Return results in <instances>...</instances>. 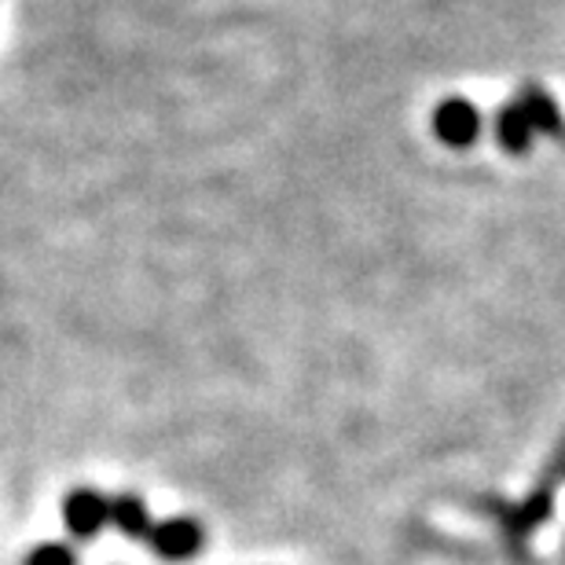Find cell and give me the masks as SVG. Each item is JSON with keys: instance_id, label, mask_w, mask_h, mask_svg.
I'll return each instance as SVG.
<instances>
[{"instance_id": "7a4b0ae2", "label": "cell", "mask_w": 565, "mask_h": 565, "mask_svg": "<svg viewBox=\"0 0 565 565\" xmlns=\"http://www.w3.org/2000/svg\"><path fill=\"white\" fill-rule=\"evenodd\" d=\"M63 518H66V529H71L74 536L93 540L99 529L110 522V500L93 492V489H77V492L66 495Z\"/></svg>"}, {"instance_id": "277c9868", "label": "cell", "mask_w": 565, "mask_h": 565, "mask_svg": "<svg viewBox=\"0 0 565 565\" xmlns=\"http://www.w3.org/2000/svg\"><path fill=\"white\" fill-rule=\"evenodd\" d=\"M110 522L126 536H137V540H147V533H151V514H147L140 495H132V492L110 500Z\"/></svg>"}, {"instance_id": "3957f363", "label": "cell", "mask_w": 565, "mask_h": 565, "mask_svg": "<svg viewBox=\"0 0 565 565\" xmlns=\"http://www.w3.org/2000/svg\"><path fill=\"white\" fill-rule=\"evenodd\" d=\"M434 129L445 143H470L473 132H478V115L462 99H451V104H445L434 115Z\"/></svg>"}, {"instance_id": "6da1fadb", "label": "cell", "mask_w": 565, "mask_h": 565, "mask_svg": "<svg viewBox=\"0 0 565 565\" xmlns=\"http://www.w3.org/2000/svg\"><path fill=\"white\" fill-rule=\"evenodd\" d=\"M147 544L154 547V555H162L169 562H184V558L199 555L202 529H199V522H191V518H173V522L151 525V533H147Z\"/></svg>"}, {"instance_id": "5b68a950", "label": "cell", "mask_w": 565, "mask_h": 565, "mask_svg": "<svg viewBox=\"0 0 565 565\" xmlns=\"http://www.w3.org/2000/svg\"><path fill=\"white\" fill-rule=\"evenodd\" d=\"M22 565H77V558L66 544H41L38 551H30Z\"/></svg>"}]
</instances>
